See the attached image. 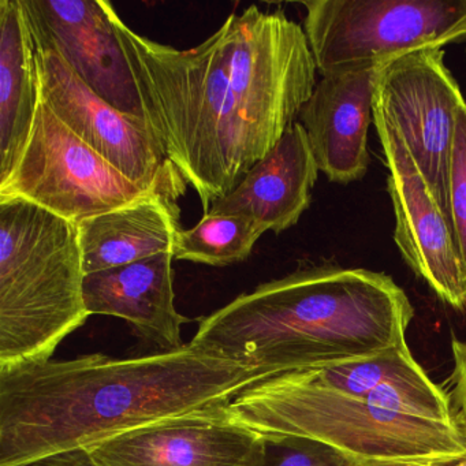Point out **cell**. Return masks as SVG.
Segmentation results:
<instances>
[{
    "label": "cell",
    "mask_w": 466,
    "mask_h": 466,
    "mask_svg": "<svg viewBox=\"0 0 466 466\" xmlns=\"http://www.w3.org/2000/svg\"><path fill=\"white\" fill-rule=\"evenodd\" d=\"M319 171L307 132L296 122L228 196L212 204L208 214L245 217L266 233L280 234L309 208Z\"/></svg>",
    "instance_id": "15"
},
{
    "label": "cell",
    "mask_w": 466,
    "mask_h": 466,
    "mask_svg": "<svg viewBox=\"0 0 466 466\" xmlns=\"http://www.w3.org/2000/svg\"><path fill=\"white\" fill-rule=\"evenodd\" d=\"M228 402L159 420L86 450L99 466H260L263 433L239 421Z\"/></svg>",
    "instance_id": "10"
},
{
    "label": "cell",
    "mask_w": 466,
    "mask_h": 466,
    "mask_svg": "<svg viewBox=\"0 0 466 466\" xmlns=\"http://www.w3.org/2000/svg\"><path fill=\"white\" fill-rule=\"evenodd\" d=\"M258 380L244 365L192 345L136 359L91 354L0 370V466H26L228 402Z\"/></svg>",
    "instance_id": "2"
},
{
    "label": "cell",
    "mask_w": 466,
    "mask_h": 466,
    "mask_svg": "<svg viewBox=\"0 0 466 466\" xmlns=\"http://www.w3.org/2000/svg\"><path fill=\"white\" fill-rule=\"evenodd\" d=\"M414 309L390 275L313 267L261 283L200 321L193 348L261 379L368 359L406 343Z\"/></svg>",
    "instance_id": "3"
},
{
    "label": "cell",
    "mask_w": 466,
    "mask_h": 466,
    "mask_svg": "<svg viewBox=\"0 0 466 466\" xmlns=\"http://www.w3.org/2000/svg\"><path fill=\"white\" fill-rule=\"evenodd\" d=\"M111 20L147 124L208 214L312 96L318 67L304 29L282 9L252 5L198 47L177 50L136 34L116 9Z\"/></svg>",
    "instance_id": "1"
},
{
    "label": "cell",
    "mask_w": 466,
    "mask_h": 466,
    "mask_svg": "<svg viewBox=\"0 0 466 466\" xmlns=\"http://www.w3.org/2000/svg\"><path fill=\"white\" fill-rule=\"evenodd\" d=\"M35 45L53 48L100 97L144 119L132 70L106 0H21Z\"/></svg>",
    "instance_id": "12"
},
{
    "label": "cell",
    "mask_w": 466,
    "mask_h": 466,
    "mask_svg": "<svg viewBox=\"0 0 466 466\" xmlns=\"http://www.w3.org/2000/svg\"><path fill=\"white\" fill-rule=\"evenodd\" d=\"M264 233L260 225L248 218L207 214L195 228L179 231L174 258L212 267L241 263Z\"/></svg>",
    "instance_id": "18"
},
{
    "label": "cell",
    "mask_w": 466,
    "mask_h": 466,
    "mask_svg": "<svg viewBox=\"0 0 466 466\" xmlns=\"http://www.w3.org/2000/svg\"><path fill=\"white\" fill-rule=\"evenodd\" d=\"M26 466H99L86 449L59 452Z\"/></svg>",
    "instance_id": "23"
},
{
    "label": "cell",
    "mask_w": 466,
    "mask_h": 466,
    "mask_svg": "<svg viewBox=\"0 0 466 466\" xmlns=\"http://www.w3.org/2000/svg\"><path fill=\"white\" fill-rule=\"evenodd\" d=\"M173 260V253H162L86 275L84 301L89 315L124 319L162 351L181 350L187 346L181 327L187 319L174 304Z\"/></svg>",
    "instance_id": "16"
},
{
    "label": "cell",
    "mask_w": 466,
    "mask_h": 466,
    "mask_svg": "<svg viewBox=\"0 0 466 466\" xmlns=\"http://www.w3.org/2000/svg\"><path fill=\"white\" fill-rule=\"evenodd\" d=\"M421 370H424L411 356L408 343H402L368 359L294 372L324 389L364 400L365 395L381 384Z\"/></svg>",
    "instance_id": "19"
},
{
    "label": "cell",
    "mask_w": 466,
    "mask_h": 466,
    "mask_svg": "<svg viewBox=\"0 0 466 466\" xmlns=\"http://www.w3.org/2000/svg\"><path fill=\"white\" fill-rule=\"evenodd\" d=\"M266 452L260 466H370L323 441L283 433H263Z\"/></svg>",
    "instance_id": "20"
},
{
    "label": "cell",
    "mask_w": 466,
    "mask_h": 466,
    "mask_svg": "<svg viewBox=\"0 0 466 466\" xmlns=\"http://www.w3.org/2000/svg\"><path fill=\"white\" fill-rule=\"evenodd\" d=\"M77 225L25 200H0V370L51 360L84 326Z\"/></svg>",
    "instance_id": "4"
},
{
    "label": "cell",
    "mask_w": 466,
    "mask_h": 466,
    "mask_svg": "<svg viewBox=\"0 0 466 466\" xmlns=\"http://www.w3.org/2000/svg\"><path fill=\"white\" fill-rule=\"evenodd\" d=\"M304 31L321 76L380 67L466 39V0H309Z\"/></svg>",
    "instance_id": "6"
},
{
    "label": "cell",
    "mask_w": 466,
    "mask_h": 466,
    "mask_svg": "<svg viewBox=\"0 0 466 466\" xmlns=\"http://www.w3.org/2000/svg\"><path fill=\"white\" fill-rule=\"evenodd\" d=\"M452 370L450 383H451V406L454 411L455 422L466 438V340L452 337L451 339Z\"/></svg>",
    "instance_id": "22"
},
{
    "label": "cell",
    "mask_w": 466,
    "mask_h": 466,
    "mask_svg": "<svg viewBox=\"0 0 466 466\" xmlns=\"http://www.w3.org/2000/svg\"><path fill=\"white\" fill-rule=\"evenodd\" d=\"M447 466H466V457L462 458V460L457 461V462L451 463V465Z\"/></svg>",
    "instance_id": "24"
},
{
    "label": "cell",
    "mask_w": 466,
    "mask_h": 466,
    "mask_svg": "<svg viewBox=\"0 0 466 466\" xmlns=\"http://www.w3.org/2000/svg\"><path fill=\"white\" fill-rule=\"evenodd\" d=\"M228 409L258 432L323 441L370 466H447L466 457L457 424L375 408L296 372L249 384Z\"/></svg>",
    "instance_id": "5"
},
{
    "label": "cell",
    "mask_w": 466,
    "mask_h": 466,
    "mask_svg": "<svg viewBox=\"0 0 466 466\" xmlns=\"http://www.w3.org/2000/svg\"><path fill=\"white\" fill-rule=\"evenodd\" d=\"M187 182L168 162L159 182L137 200L77 225L86 275L173 253Z\"/></svg>",
    "instance_id": "14"
},
{
    "label": "cell",
    "mask_w": 466,
    "mask_h": 466,
    "mask_svg": "<svg viewBox=\"0 0 466 466\" xmlns=\"http://www.w3.org/2000/svg\"><path fill=\"white\" fill-rule=\"evenodd\" d=\"M465 102L443 50L408 54L376 76L373 124L394 132L410 152L447 214V181L457 114Z\"/></svg>",
    "instance_id": "8"
},
{
    "label": "cell",
    "mask_w": 466,
    "mask_h": 466,
    "mask_svg": "<svg viewBox=\"0 0 466 466\" xmlns=\"http://www.w3.org/2000/svg\"><path fill=\"white\" fill-rule=\"evenodd\" d=\"M40 100L81 141L144 189L157 184L168 160L149 125L100 97L53 48L36 46Z\"/></svg>",
    "instance_id": "9"
},
{
    "label": "cell",
    "mask_w": 466,
    "mask_h": 466,
    "mask_svg": "<svg viewBox=\"0 0 466 466\" xmlns=\"http://www.w3.org/2000/svg\"><path fill=\"white\" fill-rule=\"evenodd\" d=\"M40 103L36 47L21 0H0V182L31 137Z\"/></svg>",
    "instance_id": "17"
},
{
    "label": "cell",
    "mask_w": 466,
    "mask_h": 466,
    "mask_svg": "<svg viewBox=\"0 0 466 466\" xmlns=\"http://www.w3.org/2000/svg\"><path fill=\"white\" fill-rule=\"evenodd\" d=\"M151 189L116 170L40 100L28 144L15 170L0 182V200L29 201L78 225Z\"/></svg>",
    "instance_id": "7"
},
{
    "label": "cell",
    "mask_w": 466,
    "mask_h": 466,
    "mask_svg": "<svg viewBox=\"0 0 466 466\" xmlns=\"http://www.w3.org/2000/svg\"><path fill=\"white\" fill-rule=\"evenodd\" d=\"M380 67L324 76L299 113L319 170L329 182L348 185L367 176L368 133Z\"/></svg>",
    "instance_id": "13"
},
{
    "label": "cell",
    "mask_w": 466,
    "mask_h": 466,
    "mask_svg": "<svg viewBox=\"0 0 466 466\" xmlns=\"http://www.w3.org/2000/svg\"><path fill=\"white\" fill-rule=\"evenodd\" d=\"M465 56H466V47H465Z\"/></svg>",
    "instance_id": "25"
},
{
    "label": "cell",
    "mask_w": 466,
    "mask_h": 466,
    "mask_svg": "<svg viewBox=\"0 0 466 466\" xmlns=\"http://www.w3.org/2000/svg\"><path fill=\"white\" fill-rule=\"evenodd\" d=\"M447 217L466 274V102L458 110L450 157Z\"/></svg>",
    "instance_id": "21"
},
{
    "label": "cell",
    "mask_w": 466,
    "mask_h": 466,
    "mask_svg": "<svg viewBox=\"0 0 466 466\" xmlns=\"http://www.w3.org/2000/svg\"><path fill=\"white\" fill-rule=\"evenodd\" d=\"M389 168L387 190L395 217L394 241L403 261L444 304L466 309V274L449 217L403 141L375 124Z\"/></svg>",
    "instance_id": "11"
}]
</instances>
